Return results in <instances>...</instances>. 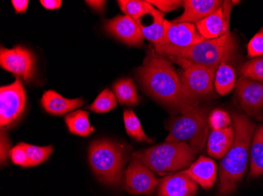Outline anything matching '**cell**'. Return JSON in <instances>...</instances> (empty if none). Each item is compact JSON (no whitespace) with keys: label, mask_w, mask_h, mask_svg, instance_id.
<instances>
[{"label":"cell","mask_w":263,"mask_h":196,"mask_svg":"<svg viewBox=\"0 0 263 196\" xmlns=\"http://www.w3.org/2000/svg\"><path fill=\"white\" fill-rule=\"evenodd\" d=\"M136 76L143 91L173 114H184L200 104L183 88L174 63L154 48L147 51Z\"/></svg>","instance_id":"obj_1"},{"label":"cell","mask_w":263,"mask_h":196,"mask_svg":"<svg viewBox=\"0 0 263 196\" xmlns=\"http://www.w3.org/2000/svg\"><path fill=\"white\" fill-rule=\"evenodd\" d=\"M234 138L220 165L218 196H228L236 191L248 167L250 146L256 126L241 113L233 116Z\"/></svg>","instance_id":"obj_2"},{"label":"cell","mask_w":263,"mask_h":196,"mask_svg":"<svg viewBox=\"0 0 263 196\" xmlns=\"http://www.w3.org/2000/svg\"><path fill=\"white\" fill-rule=\"evenodd\" d=\"M155 51L178 64L182 69L189 66L218 69L221 61L236 51V43L230 32L221 37L204 41L185 48L165 45L154 46Z\"/></svg>","instance_id":"obj_3"},{"label":"cell","mask_w":263,"mask_h":196,"mask_svg":"<svg viewBox=\"0 0 263 196\" xmlns=\"http://www.w3.org/2000/svg\"><path fill=\"white\" fill-rule=\"evenodd\" d=\"M197 153L185 143L164 142L134 153L133 157L140 160L153 172L165 175L190 166Z\"/></svg>","instance_id":"obj_4"},{"label":"cell","mask_w":263,"mask_h":196,"mask_svg":"<svg viewBox=\"0 0 263 196\" xmlns=\"http://www.w3.org/2000/svg\"><path fill=\"white\" fill-rule=\"evenodd\" d=\"M88 161L102 183L110 186L119 185L126 163L123 146L109 140L94 141L90 145Z\"/></svg>","instance_id":"obj_5"},{"label":"cell","mask_w":263,"mask_h":196,"mask_svg":"<svg viewBox=\"0 0 263 196\" xmlns=\"http://www.w3.org/2000/svg\"><path fill=\"white\" fill-rule=\"evenodd\" d=\"M208 107L200 105L181 116L173 117L165 142L185 143L196 153L202 151L208 139Z\"/></svg>","instance_id":"obj_6"},{"label":"cell","mask_w":263,"mask_h":196,"mask_svg":"<svg viewBox=\"0 0 263 196\" xmlns=\"http://www.w3.org/2000/svg\"><path fill=\"white\" fill-rule=\"evenodd\" d=\"M26 104V90L21 79L0 88V128L10 129L23 114Z\"/></svg>","instance_id":"obj_7"},{"label":"cell","mask_w":263,"mask_h":196,"mask_svg":"<svg viewBox=\"0 0 263 196\" xmlns=\"http://www.w3.org/2000/svg\"><path fill=\"white\" fill-rule=\"evenodd\" d=\"M218 69L193 66L178 72L179 77L186 92L200 101L214 94L213 83Z\"/></svg>","instance_id":"obj_8"},{"label":"cell","mask_w":263,"mask_h":196,"mask_svg":"<svg viewBox=\"0 0 263 196\" xmlns=\"http://www.w3.org/2000/svg\"><path fill=\"white\" fill-rule=\"evenodd\" d=\"M0 66L18 79L29 82L35 75V57L29 50L22 46L11 49L1 47Z\"/></svg>","instance_id":"obj_9"},{"label":"cell","mask_w":263,"mask_h":196,"mask_svg":"<svg viewBox=\"0 0 263 196\" xmlns=\"http://www.w3.org/2000/svg\"><path fill=\"white\" fill-rule=\"evenodd\" d=\"M159 180L153 171L133 157L131 163L125 171L124 188L132 194L152 195L159 185Z\"/></svg>","instance_id":"obj_10"},{"label":"cell","mask_w":263,"mask_h":196,"mask_svg":"<svg viewBox=\"0 0 263 196\" xmlns=\"http://www.w3.org/2000/svg\"><path fill=\"white\" fill-rule=\"evenodd\" d=\"M240 106L248 116L261 119L263 113V84L241 77L236 82Z\"/></svg>","instance_id":"obj_11"},{"label":"cell","mask_w":263,"mask_h":196,"mask_svg":"<svg viewBox=\"0 0 263 196\" xmlns=\"http://www.w3.org/2000/svg\"><path fill=\"white\" fill-rule=\"evenodd\" d=\"M165 38L160 45L185 48L204 41L198 32L196 25L189 22L169 21L165 20ZM156 46V45H155Z\"/></svg>","instance_id":"obj_12"},{"label":"cell","mask_w":263,"mask_h":196,"mask_svg":"<svg viewBox=\"0 0 263 196\" xmlns=\"http://www.w3.org/2000/svg\"><path fill=\"white\" fill-rule=\"evenodd\" d=\"M105 30L118 40L131 46L141 47L143 44V33L138 23L129 16H117L105 23Z\"/></svg>","instance_id":"obj_13"},{"label":"cell","mask_w":263,"mask_h":196,"mask_svg":"<svg viewBox=\"0 0 263 196\" xmlns=\"http://www.w3.org/2000/svg\"><path fill=\"white\" fill-rule=\"evenodd\" d=\"M232 6L233 1H223L222 5L216 11L196 24V29L202 37L206 39H217L230 32Z\"/></svg>","instance_id":"obj_14"},{"label":"cell","mask_w":263,"mask_h":196,"mask_svg":"<svg viewBox=\"0 0 263 196\" xmlns=\"http://www.w3.org/2000/svg\"><path fill=\"white\" fill-rule=\"evenodd\" d=\"M197 191V184L183 172L162 178L158 185L159 196H194Z\"/></svg>","instance_id":"obj_15"},{"label":"cell","mask_w":263,"mask_h":196,"mask_svg":"<svg viewBox=\"0 0 263 196\" xmlns=\"http://www.w3.org/2000/svg\"><path fill=\"white\" fill-rule=\"evenodd\" d=\"M221 0H185L184 1V13L173 21L198 23L216 11L221 7Z\"/></svg>","instance_id":"obj_16"},{"label":"cell","mask_w":263,"mask_h":196,"mask_svg":"<svg viewBox=\"0 0 263 196\" xmlns=\"http://www.w3.org/2000/svg\"><path fill=\"white\" fill-rule=\"evenodd\" d=\"M182 172L205 190L211 189L217 179L216 163L206 156H200Z\"/></svg>","instance_id":"obj_17"},{"label":"cell","mask_w":263,"mask_h":196,"mask_svg":"<svg viewBox=\"0 0 263 196\" xmlns=\"http://www.w3.org/2000/svg\"><path fill=\"white\" fill-rule=\"evenodd\" d=\"M41 103L45 111L54 116H61L84 104L82 98L68 99L54 91H47L43 95Z\"/></svg>","instance_id":"obj_18"},{"label":"cell","mask_w":263,"mask_h":196,"mask_svg":"<svg viewBox=\"0 0 263 196\" xmlns=\"http://www.w3.org/2000/svg\"><path fill=\"white\" fill-rule=\"evenodd\" d=\"M234 138L233 126L212 129L208 139V153L214 159H221L228 153Z\"/></svg>","instance_id":"obj_19"},{"label":"cell","mask_w":263,"mask_h":196,"mask_svg":"<svg viewBox=\"0 0 263 196\" xmlns=\"http://www.w3.org/2000/svg\"><path fill=\"white\" fill-rule=\"evenodd\" d=\"M233 55L234 54L227 56L221 61L215 73L214 85L217 92L221 96L231 92L236 85V72L233 66L229 62L233 58Z\"/></svg>","instance_id":"obj_20"},{"label":"cell","mask_w":263,"mask_h":196,"mask_svg":"<svg viewBox=\"0 0 263 196\" xmlns=\"http://www.w3.org/2000/svg\"><path fill=\"white\" fill-rule=\"evenodd\" d=\"M249 176L257 178L263 175V126L255 129L252 141Z\"/></svg>","instance_id":"obj_21"},{"label":"cell","mask_w":263,"mask_h":196,"mask_svg":"<svg viewBox=\"0 0 263 196\" xmlns=\"http://www.w3.org/2000/svg\"><path fill=\"white\" fill-rule=\"evenodd\" d=\"M65 122L69 132L78 136L88 137L95 130L94 127L90 124L88 113L86 111L72 112L66 116Z\"/></svg>","instance_id":"obj_22"},{"label":"cell","mask_w":263,"mask_h":196,"mask_svg":"<svg viewBox=\"0 0 263 196\" xmlns=\"http://www.w3.org/2000/svg\"><path fill=\"white\" fill-rule=\"evenodd\" d=\"M118 4L125 15L129 16L136 21H140L147 15H153L159 10L147 1L142 0H119Z\"/></svg>","instance_id":"obj_23"},{"label":"cell","mask_w":263,"mask_h":196,"mask_svg":"<svg viewBox=\"0 0 263 196\" xmlns=\"http://www.w3.org/2000/svg\"><path fill=\"white\" fill-rule=\"evenodd\" d=\"M114 94L122 105L135 106L139 104L137 88L132 79H122L115 82Z\"/></svg>","instance_id":"obj_24"},{"label":"cell","mask_w":263,"mask_h":196,"mask_svg":"<svg viewBox=\"0 0 263 196\" xmlns=\"http://www.w3.org/2000/svg\"><path fill=\"white\" fill-rule=\"evenodd\" d=\"M165 19L164 14L159 11L154 16L149 25H139L144 39L150 41L154 46L160 45L165 38Z\"/></svg>","instance_id":"obj_25"},{"label":"cell","mask_w":263,"mask_h":196,"mask_svg":"<svg viewBox=\"0 0 263 196\" xmlns=\"http://www.w3.org/2000/svg\"><path fill=\"white\" fill-rule=\"evenodd\" d=\"M123 119L125 130L130 138H134V140L140 142H153V141L146 135L140 124V120L133 110L131 109L125 110L123 113Z\"/></svg>","instance_id":"obj_26"},{"label":"cell","mask_w":263,"mask_h":196,"mask_svg":"<svg viewBox=\"0 0 263 196\" xmlns=\"http://www.w3.org/2000/svg\"><path fill=\"white\" fill-rule=\"evenodd\" d=\"M118 104L115 94L109 89L102 91L97 99L93 101L88 108L97 113H106L115 108Z\"/></svg>","instance_id":"obj_27"},{"label":"cell","mask_w":263,"mask_h":196,"mask_svg":"<svg viewBox=\"0 0 263 196\" xmlns=\"http://www.w3.org/2000/svg\"><path fill=\"white\" fill-rule=\"evenodd\" d=\"M26 150L30 166H38L47 160L52 154V146H35L32 144L20 143Z\"/></svg>","instance_id":"obj_28"},{"label":"cell","mask_w":263,"mask_h":196,"mask_svg":"<svg viewBox=\"0 0 263 196\" xmlns=\"http://www.w3.org/2000/svg\"><path fill=\"white\" fill-rule=\"evenodd\" d=\"M240 72L243 78L263 82V57H255L242 66Z\"/></svg>","instance_id":"obj_29"},{"label":"cell","mask_w":263,"mask_h":196,"mask_svg":"<svg viewBox=\"0 0 263 196\" xmlns=\"http://www.w3.org/2000/svg\"><path fill=\"white\" fill-rule=\"evenodd\" d=\"M209 125L212 129H226L231 125L230 115L221 109H215L210 114Z\"/></svg>","instance_id":"obj_30"},{"label":"cell","mask_w":263,"mask_h":196,"mask_svg":"<svg viewBox=\"0 0 263 196\" xmlns=\"http://www.w3.org/2000/svg\"><path fill=\"white\" fill-rule=\"evenodd\" d=\"M248 57H263V28L248 42Z\"/></svg>","instance_id":"obj_31"},{"label":"cell","mask_w":263,"mask_h":196,"mask_svg":"<svg viewBox=\"0 0 263 196\" xmlns=\"http://www.w3.org/2000/svg\"><path fill=\"white\" fill-rule=\"evenodd\" d=\"M147 2L163 14L177 10L184 4L181 0H147Z\"/></svg>","instance_id":"obj_32"},{"label":"cell","mask_w":263,"mask_h":196,"mask_svg":"<svg viewBox=\"0 0 263 196\" xmlns=\"http://www.w3.org/2000/svg\"><path fill=\"white\" fill-rule=\"evenodd\" d=\"M10 156L12 162L14 164L22 166V167H29L30 166V163H29V159H28L26 150L24 149L21 144H17V146L12 148Z\"/></svg>","instance_id":"obj_33"},{"label":"cell","mask_w":263,"mask_h":196,"mask_svg":"<svg viewBox=\"0 0 263 196\" xmlns=\"http://www.w3.org/2000/svg\"><path fill=\"white\" fill-rule=\"evenodd\" d=\"M10 142L7 134L1 132V164L7 161V156L10 154Z\"/></svg>","instance_id":"obj_34"},{"label":"cell","mask_w":263,"mask_h":196,"mask_svg":"<svg viewBox=\"0 0 263 196\" xmlns=\"http://www.w3.org/2000/svg\"><path fill=\"white\" fill-rule=\"evenodd\" d=\"M28 0H12L11 4L15 10L16 13H24L27 10L29 6Z\"/></svg>","instance_id":"obj_35"},{"label":"cell","mask_w":263,"mask_h":196,"mask_svg":"<svg viewBox=\"0 0 263 196\" xmlns=\"http://www.w3.org/2000/svg\"><path fill=\"white\" fill-rule=\"evenodd\" d=\"M41 5L47 10H58L62 6L60 0H41Z\"/></svg>","instance_id":"obj_36"},{"label":"cell","mask_w":263,"mask_h":196,"mask_svg":"<svg viewBox=\"0 0 263 196\" xmlns=\"http://www.w3.org/2000/svg\"><path fill=\"white\" fill-rule=\"evenodd\" d=\"M106 3V1H102V0H88L86 1V4L88 6L99 12H102L104 10Z\"/></svg>","instance_id":"obj_37"}]
</instances>
